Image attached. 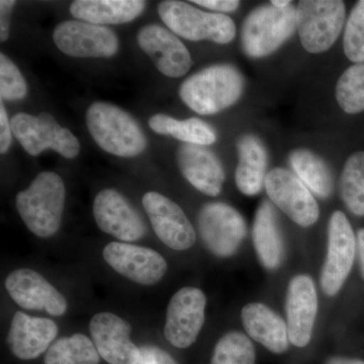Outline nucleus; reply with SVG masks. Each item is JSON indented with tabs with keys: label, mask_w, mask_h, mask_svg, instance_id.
I'll use <instances>...</instances> for the list:
<instances>
[{
	"label": "nucleus",
	"mask_w": 364,
	"mask_h": 364,
	"mask_svg": "<svg viewBox=\"0 0 364 364\" xmlns=\"http://www.w3.org/2000/svg\"><path fill=\"white\" fill-rule=\"evenodd\" d=\"M13 142V130L11 121L4 109V100L0 102V152L4 154L11 148Z\"/></svg>",
	"instance_id": "35"
},
{
	"label": "nucleus",
	"mask_w": 364,
	"mask_h": 364,
	"mask_svg": "<svg viewBox=\"0 0 364 364\" xmlns=\"http://www.w3.org/2000/svg\"><path fill=\"white\" fill-rule=\"evenodd\" d=\"M270 4H272L273 6L279 9H287V7L291 6V1H289V0H272Z\"/></svg>",
	"instance_id": "40"
},
{
	"label": "nucleus",
	"mask_w": 364,
	"mask_h": 364,
	"mask_svg": "<svg viewBox=\"0 0 364 364\" xmlns=\"http://www.w3.org/2000/svg\"><path fill=\"white\" fill-rule=\"evenodd\" d=\"M346 7L341 0H301L296 6V28L304 49L328 51L343 30Z\"/></svg>",
	"instance_id": "6"
},
{
	"label": "nucleus",
	"mask_w": 364,
	"mask_h": 364,
	"mask_svg": "<svg viewBox=\"0 0 364 364\" xmlns=\"http://www.w3.org/2000/svg\"><path fill=\"white\" fill-rule=\"evenodd\" d=\"M142 203L151 226L165 246L184 251L195 245V227L176 203L156 191H149L144 195Z\"/></svg>",
	"instance_id": "14"
},
{
	"label": "nucleus",
	"mask_w": 364,
	"mask_h": 364,
	"mask_svg": "<svg viewBox=\"0 0 364 364\" xmlns=\"http://www.w3.org/2000/svg\"><path fill=\"white\" fill-rule=\"evenodd\" d=\"M53 40L60 51L75 58H109L119 50V39L112 30L82 21L60 23Z\"/></svg>",
	"instance_id": "13"
},
{
	"label": "nucleus",
	"mask_w": 364,
	"mask_h": 364,
	"mask_svg": "<svg viewBox=\"0 0 364 364\" xmlns=\"http://www.w3.org/2000/svg\"><path fill=\"white\" fill-rule=\"evenodd\" d=\"M6 289L16 305L26 311H42L61 317L68 310L65 296L40 272L18 268L7 275Z\"/></svg>",
	"instance_id": "16"
},
{
	"label": "nucleus",
	"mask_w": 364,
	"mask_h": 364,
	"mask_svg": "<svg viewBox=\"0 0 364 364\" xmlns=\"http://www.w3.org/2000/svg\"><path fill=\"white\" fill-rule=\"evenodd\" d=\"M102 257L112 270L140 286H155L168 270L161 254L133 243L109 242L102 250Z\"/></svg>",
	"instance_id": "11"
},
{
	"label": "nucleus",
	"mask_w": 364,
	"mask_h": 364,
	"mask_svg": "<svg viewBox=\"0 0 364 364\" xmlns=\"http://www.w3.org/2000/svg\"><path fill=\"white\" fill-rule=\"evenodd\" d=\"M16 1L1 0L0 1V41L6 42L9 37V25L11 14Z\"/></svg>",
	"instance_id": "37"
},
{
	"label": "nucleus",
	"mask_w": 364,
	"mask_h": 364,
	"mask_svg": "<svg viewBox=\"0 0 364 364\" xmlns=\"http://www.w3.org/2000/svg\"><path fill=\"white\" fill-rule=\"evenodd\" d=\"M146 2L141 0H76L72 2V16L93 25L130 23L142 14Z\"/></svg>",
	"instance_id": "25"
},
{
	"label": "nucleus",
	"mask_w": 364,
	"mask_h": 364,
	"mask_svg": "<svg viewBox=\"0 0 364 364\" xmlns=\"http://www.w3.org/2000/svg\"><path fill=\"white\" fill-rule=\"evenodd\" d=\"M158 14L172 33L183 39L198 42L208 40L220 45L229 44L236 37L234 21L224 14L207 13L178 0L158 4Z\"/></svg>",
	"instance_id": "5"
},
{
	"label": "nucleus",
	"mask_w": 364,
	"mask_h": 364,
	"mask_svg": "<svg viewBox=\"0 0 364 364\" xmlns=\"http://www.w3.org/2000/svg\"><path fill=\"white\" fill-rule=\"evenodd\" d=\"M198 228L208 250L222 258L234 255L247 234L243 215L221 202L207 203L200 208Z\"/></svg>",
	"instance_id": "8"
},
{
	"label": "nucleus",
	"mask_w": 364,
	"mask_h": 364,
	"mask_svg": "<svg viewBox=\"0 0 364 364\" xmlns=\"http://www.w3.org/2000/svg\"><path fill=\"white\" fill-rule=\"evenodd\" d=\"M318 313V294L312 277L299 274L287 287L286 314L291 343L305 347L312 339Z\"/></svg>",
	"instance_id": "18"
},
{
	"label": "nucleus",
	"mask_w": 364,
	"mask_h": 364,
	"mask_svg": "<svg viewBox=\"0 0 364 364\" xmlns=\"http://www.w3.org/2000/svg\"><path fill=\"white\" fill-rule=\"evenodd\" d=\"M100 361L92 340L76 333L55 341L46 352L44 364H100Z\"/></svg>",
	"instance_id": "28"
},
{
	"label": "nucleus",
	"mask_w": 364,
	"mask_h": 364,
	"mask_svg": "<svg viewBox=\"0 0 364 364\" xmlns=\"http://www.w3.org/2000/svg\"><path fill=\"white\" fill-rule=\"evenodd\" d=\"M343 49L354 63H364V0L352 9L345 25Z\"/></svg>",
	"instance_id": "32"
},
{
	"label": "nucleus",
	"mask_w": 364,
	"mask_h": 364,
	"mask_svg": "<svg viewBox=\"0 0 364 364\" xmlns=\"http://www.w3.org/2000/svg\"><path fill=\"white\" fill-rule=\"evenodd\" d=\"M86 124L93 140L105 152L135 157L147 147V138L128 112L107 102H95L86 112Z\"/></svg>",
	"instance_id": "3"
},
{
	"label": "nucleus",
	"mask_w": 364,
	"mask_h": 364,
	"mask_svg": "<svg viewBox=\"0 0 364 364\" xmlns=\"http://www.w3.org/2000/svg\"><path fill=\"white\" fill-rule=\"evenodd\" d=\"M356 248L350 222L343 212L336 210L328 224L327 255L320 275L321 287L326 296H336L343 287L351 272Z\"/></svg>",
	"instance_id": "9"
},
{
	"label": "nucleus",
	"mask_w": 364,
	"mask_h": 364,
	"mask_svg": "<svg viewBox=\"0 0 364 364\" xmlns=\"http://www.w3.org/2000/svg\"><path fill=\"white\" fill-rule=\"evenodd\" d=\"M92 212L100 230L119 242L133 243L147 232L138 210L116 189L100 191L93 200Z\"/></svg>",
	"instance_id": "15"
},
{
	"label": "nucleus",
	"mask_w": 364,
	"mask_h": 364,
	"mask_svg": "<svg viewBox=\"0 0 364 364\" xmlns=\"http://www.w3.org/2000/svg\"><path fill=\"white\" fill-rule=\"evenodd\" d=\"M255 349L243 333L228 332L219 339L213 351L210 364H255Z\"/></svg>",
	"instance_id": "31"
},
{
	"label": "nucleus",
	"mask_w": 364,
	"mask_h": 364,
	"mask_svg": "<svg viewBox=\"0 0 364 364\" xmlns=\"http://www.w3.org/2000/svg\"><path fill=\"white\" fill-rule=\"evenodd\" d=\"M138 44L167 77L186 75L193 65L191 53L171 31L157 25L144 26L136 36Z\"/></svg>",
	"instance_id": "19"
},
{
	"label": "nucleus",
	"mask_w": 364,
	"mask_h": 364,
	"mask_svg": "<svg viewBox=\"0 0 364 364\" xmlns=\"http://www.w3.org/2000/svg\"><path fill=\"white\" fill-rule=\"evenodd\" d=\"M241 320L249 336L268 350L282 354L289 349L287 323L269 306L261 303L247 304L242 309Z\"/></svg>",
	"instance_id": "22"
},
{
	"label": "nucleus",
	"mask_w": 364,
	"mask_h": 364,
	"mask_svg": "<svg viewBox=\"0 0 364 364\" xmlns=\"http://www.w3.org/2000/svg\"><path fill=\"white\" fill-rule=\"evenodd\" d=\"M325 364H364V361L358 358H342V356H334L328 359Z\"/></svg>",
	"instance_id": "39"
},
{
	"label": "nucleus",
	"mask_w": 364,
	"mask_h": 364,
	"mask_svg": "<svg viewBox=\"0 0 364 364\" xmlns=\"http://www.w3.org/2000/svg\"><path fill=\"white\" fill-rule=\"evenodd\" d=\"M148 124L155 133L174 136L184 144L205 147L217 141L215 129L196 117L179 121L166 114H158L151 117Z\"/></svg>",
	"instance_id": "27"
},
{
	"label": "nucleus",
	"mask_w": 364,
	"mask_h": 364,
	"mask_svg": "<svg viewBox=\"0 0 364 364\" xmlns=\"http://www.w3.org/2000/svg\"><path fill=\"white\" fill-rule=\"evenodd\" d=\"M141 356L138 364H177L176 359L160 347L145 345L140 347Z\"/></svg>",
	"instance_id": "34"
},
{
	"label": "nucleus",
	"mask_w": 364,
	"mask_h": 364,
	"mask_svg": "<svg viewBox=\"0 0 364 364\" xmlns=\"http://www.w3.org/2000/svg\"><path fill=\"white\" fill-rule=\"evenodd\" d=\"M11 124L14 136L32 156L49 148L67 159H73L80 152L78 139L68 129L62 128L49 112H41L38 117L20 112L11 117Z\"/></svg>",
	"instance_id": "7"
},
{
	"label": "nucleus",
	"mask_w": 364,
	"mask_h": 364,
	"mask_svg": "<svg viewBox=\"0 0 364 364\" xmlns=\"http://www.w3.org/2000/svg\"><path fill=\"white\" fill-rule=\"evenodd\" d=\"M342 202L352 214L364 215V152L358 151L345 162L339 182Z\"/></svg>",
	"instance_id": "29"
},
{
	"label": "nucleus",
	"mask_w": 364,
	"mask_h": 364,
	"mask_svg": "<svg viewBox=\"0 0 364 364\" xmlns=\"http://www.w3.org/2000/svg\"><path fill=\"white\" fill-rule=\"evenodd\" d=\"M264 188L270 202L299 226H313L318 221L320 208L317 200L293 172L279 167L270 170Z\"/></svg>",
	"instance_id": "12"
},
{
	"label": "nucleus",
	"mask_w": 364,
	"mask_h": 364,
	"mask_svg": "<svg viewBox=\"0 0 364 364\" xmlns=\"http://www.w3.org/2000/svg\"><path fill=\"white\" fill-rule=\"evenodd\" d=\"M296 28V9H277L270 4L256 7L241 28V45L250 58L269 56L291 39Z\"/></svg>",
	"instance_id": "4"
},
{
	"label": "nucleus",
	"mask_w": 364,
	"mask_h": 364,
	"mask_svg": "<svg viewBox=\"0 0 364 364\" xmlns=\"http://www.w3.org/2000/svg\"><path fill=\"white\" fill-rule=\"evenodd\" d=\"M336 100L349 114L364 112V63H356L340 76L336 85Z\"/></svg>",
	"instance_id": "30"
},
{
	"label": "nucleus",
	"mask_w": 364,
	"mask_h": 364,
	"mask_svg": "<svg viewBox=\"0 0 364 364\" xmlns=\"http://www.w3.org/2000/svg\"><path fill=\"white\" fill-rule=\"evenodd\" d=\"M245 88V79L231 64H215L186 79L179 97L189 109L202 116L218 114L236 104Z\"/></svg>",
	"instance_id": "1"
},
{
	"label": "nucleus",
	"mask_w": 364,
	"mask_h": 364,
	"mask_svg": "<svg viewBox=\"0 0 364 364\" xmlns=\"http://www.w3.org/2000/svg\"><path fill=\"white\" fill-rule=\"evenodd\" d=\"M191 2L210 11H219V14L233 13L240 6L238 0H193Z\"/></svg>",
	"instance_id": "36"
},
{
	"label": "nucleus",
	"mask_w": 364,
	"mask_h": 364,
	"mask_svg": "<svg viewBox=\"0 0 364 364\" xmlns=\"http://www.w3.org/2000/svg\"><path fill=\"white\" fill-rule=\"evenodd\" d=\"M254 248L263 267L277 269L284 257V241L277 210L270 200H263L254 218Z\"/></svg>",
	"instance_id": "23"
},
{
	"label": "nucleus",
	"mask_w": 364,
	"mask_h": 364,
	"mask_svg": "<svg viewBox=\"0 0 364 364\" xmlns=\"http://www.w3.org/2000/svg\"><path fill=\"white\" fill-rule=\"evenodd\" d=\"M239 162L235 181L243 195L253 196L262 191L267 176L268 154L258 136L246 134L237 142Z\"/></svg>",
	"instance_id": "24"
},
{
	"label": "nucleus",
	"mask_w": 364,
	"mask_h": 364,
	"mask_svg": "<svg viewBox=\"0 0 364 364\" xmlns=\"http://www.w3.org/2000/svg\"><path fill=\"white\" fill-rule=\"evenodd\" d=\"M28 95V85L20 69L4 53L0 54V97L1 100H23Z\"/></svg>",
	"instance_id": "33"
},
{
	"label": "nucleus",
	"mask_w": 364,
	"mask_h": 364,
	"mask_svg": "<svg viewBox=\"0 0 364 364\" xmlns=\"http://www.w3.org/2000/svg\"><path fill=\"white\" fill-rule=\"evenodd\" d=\"M207 296L202 289L181 287L170 299L165 318L164 336L172 346L191 347L198 339L205 321Z\"/></svg>",
	"instance_id": "10"
},
{
	"label": "nucleus",
	"mask_w": 364,
	"mask_h": 364,
	"mask_svg": "<svg viewBox=\"0 0 364 364\" xmlns=\"http://www.w3.org/2000/svg\"><path fill=\"white\" fill-rule=\"evenodd\" d=\"M356 243H358L356 250L358 253L359 267H360L361 275L364 279V229L359 230Z\"/></svg>",
	"instance_id": "38"
},
{
	"label": "nucleus",
	"mask_w": 364,
	"mask_h": 364,
	"mask_svg": "<svg viewBox=\"0 0 364 364\" xmlns=\"http://www.w3.org/2000/svg\"><path fill=\"white\" fill-rule=\"evenodd\" d=\"M177 164L182 176L203 195L218 196L225 181L221 161L205 146L182 144L176 153Z\"/></svg>",
	"instance_id": "21"
},
{
	"label": "nucleus",
	"mask_w": 364,
	"mask_h": 364,
	"mask_svg": "<svg viewBox=\"0 0 364 364\" xmlns=\"http://www.w3.org/2000/svg\"><path fill=\"white\" fill-rule=\"evenodd\" d=\"M289 164L306 188L321 198H328L334 191L331 170L320 156L308 149L291 151Z\"/></svg>",
	"instance_id": "26"
},
{
	"label": "nucleus",
	"mask_w": 364,
	"mask_h": 364,
	"mask_svg": "<svg viewBox=\"0 0 364 364\" xmlns=\"http://www.w3.org/2000/svg\"><path fill=\"white\" fill-rule=\"evenodd\" d=\"M90 338L100 358L109 364H138L140 347L131 338L128 321L111 312L95 314L90 322Z\"/></svg>",
	"instance_id": "17"
},
{
	"label": "nucleus",
	"mask_w": 364,
	"mask_h": 364,
	"mask_svg": "<svg viewBox=\"0 0 364 364\" xmlns=\"http://www.w3.org/2000/svg\"><path fill=\"white\" fill-rule=\"evenodd\" d=\"M58 333V326L51 318L16 312L11 318L6 341L16 358L33 360L48 351Z\"/></svg>",
	"instance_id": "20"
},
{
	"label": "nucleus",
	"mask_w": 364,
	"mask_h": 364,
	"mask_svg": "<svg viewBox=\"0 0 364 364\" xmlns=\"http://www.w3.org/2000/svg\"><path fill=\"white\" fill-rule=\"evenodd\" d=\"M66 188L55 172H41L31 186L16 196L18 215L26 228L40 238H50L61 227Z\"/></svg>",
	"instance_id": "2"
}]
</instances>
